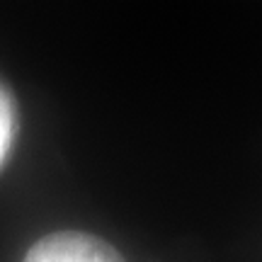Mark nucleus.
Listing matches in <instances>:
<instances>
[{"label": "nucleus", "instance_id": "f257e3e1", "mask_svg": "<svg viewBox=\"0 0 262 262\" xmlns=\"http://www.w3.org/2000/svg\"><path fill=\"white\" fill-rule=\"evenodd\" d=\"M22 262H124V257L93 233L58 231L37 241Z\"/></svg>", "mask_w": 262, "mask_h": 262}, {"label": "nucleus", "instance_id": "f03ea898", "mask_svg": "<svg viewBox=\"0 0 262 262\" xmlns=\"http://www.w3.org/2000/svg\"><path fill=\"white\" fill-rule=\"evenodd\" d=\"M12 136H15V110H12L10 95L0 85V163L12 143Z\"/></svg>", "mask_w": 262, "mask_h": 262}]
</instances>
